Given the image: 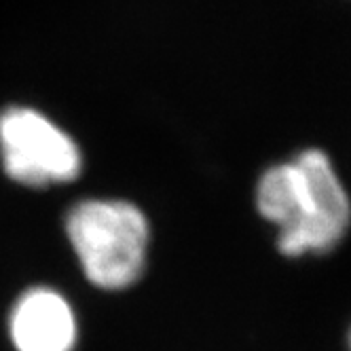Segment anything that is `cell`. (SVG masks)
Masks as SVG:
<instances>
[{"label":"cell","instance_id":"cell-1","mask_svg":"<svg viewBox=\"0 0 351 351\" xmlns=\"http://www.w3.org/2000/svg\"><path fill=\"white\" fill-rule=\"evenodd\" d=\"M261 214L280 227V250L288 256L328 252L351 222L349 197L319 150H307L290 163L263 173L256 189Z\"/></svg>","mask_w":351,"mask_h":351},{"label":"cell","instance_id":"cell-2","mask_svg":"<svg viewBox=\"0 0 351 351\" xmlns=\"http://www.w3.org/2000/svg\"><path fill=\"white\" fill-rule=\"evenodd\" d=\"M68 239L87 280L104 290L132 286L144 271L148 222L125 202L91 199L68 214Z\"/></svg>","mask_w":351,"mask_h":351},{"label":"cell","instance_id":"cell-3","mask_svg":"<svg viewBox=\"0 0 351 351\" xmlns=\"http://www.w3.org/2000/svg\"><path fill=\"white\" fill-rule=\"evenodd\" d=\"M0 157L13 180L30 186L68 182L81 171L79 146L32 108H9L0 114Z\"/></svg>","mask_w":351,"mask_h":351},{"label":"cell","instance_id":"cell-4","mask_svg":"<svg viewBox=\"0 0 351 351\" xmlns=\"http://www.w3.org/2000/svg\"><path fill=\"white\" fill-rule=\"evenodd\" d=\"M9 332L17 351H74L79 326L60 292L34 288L13 305Z\"/></svg>","mask_w":351,"mask_h":351},{"label":"cell","instance_id":"cell-5","mask_svg":"<svg viewBox=\"0 0 351 351\" xmlns=\"http://www.w3.org/2000/svg\"><path fill=\"white\" fill-rule=\"evenodd\" d=\"M349 343H351V335H349Z\"/></svg>","mask_w":351,"mask_h":351}]
</instances>
